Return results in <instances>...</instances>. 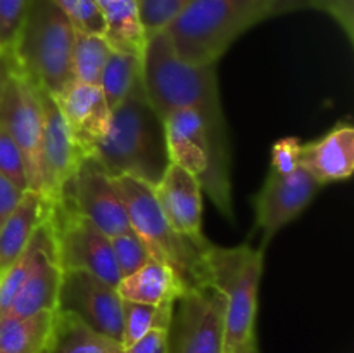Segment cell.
<instances>
[{
	"label": "cell",
	"instance_id": "obj_1",
	"mask_svg": "<svg viewBox=\"0 0 354 353\" xmlns=\"http://www.w3.org/2000/svg\"><path fill=\"white\" fill-rule=\"evenodd\" d=\"M142 85L159 116L178 107H192L203 116L218 161L230 172V145L218 89L216 64L194 66L176 55L168 33L147 38L142 57Z\"/></svg>",
	"mask_w": 354,
	"mask_h": 353
},
{
	"label": "cell",
	"instance_id": "obj_2",
	"mask_svg": "<svg viewBox=\"0 0 354 353\" xmlns=\"http://www.w3.org/2000/svg\"><path fill=\"white\" fill-rule=\"evenodd\" d=\"M306 7V0H194L168 28L182 61L216 64L232 44L261 21Z\"/></svg>",
	"mask_w": 354,
	"mask_h": 353
},
{
	"label": "cell",
	"instance_id": "obj_3",
	"mask_svg": "<svg viewBox=\"0 0 354 353\" xmlns=\"http://www.w3.org/2000/svg\"><path fill=\"white\" fill-rule=\"evenodd\" d=\"M111 176H131L156 187L169 166L165 121L145 96L142 80L111 114L92 152Z\"/></svg>",
	"mask_w": 354,
	"mask_h": 353
},
{
	"label": "cell",
	"instance_id": "obj_4",
	"mask_svg": "<svg viewBox=\"0 0 354 353\" xmlns=\"http://www.w3.org/2000/svg\"><path fill=\"white\" fill-rule=\"evenodd\" d=\"M73 40L75 26L50 0H28L10 61L38 89L55 97L75 82Z\"/></svg>",
	"mask_w": 354,
	"mask_h": 353
},
{
	"label": "cell",
	"instance_id": "obj_5",
	"mask_svg": "<svg viewBox=\"0 0 354 353\" xmlns=\"http://www.w3.org/2000/svg\"><path fill=\"white\" fill-rule=\"evenodd\" d=\"M207 282L225 296L227 353L256 339L259 282L265 266V248L249 244L216 246L204 249Z\"/></svg>",
	"mask_w": 354,
	"mask_h": 353
},
{
	"label": "cell",
	"instance_id": "obj_6",
	"mask_svg": "<svg viewBox=\"0 0 354 353\" xmlns=\"http://www.w3.org/2000/svg\"><path fill=\"white\" fill-rule=\"evenodd\" d=\"M128 211L130 227L147 246L154 260L166 263L182 282L183 289L207 282L204 249L175 232L162 215L154 196V187L131 176H114Z\"/></svg>",
	"mask_w": 354,
	"mask_h": 353
},
{
	"label": "cell",
	"instance_id": "obj_7",
	"mask_svg": "<svg viewBox=\"0 0 354 353\" xmlns=\"http://www.w3.org/2000/svg\"><path fill=\"white\" fill-rule=\"evenodd\" d=\"M168 353H227L225 296L213 284L189 287L176 298Z\"/></svg>",
	"mask_w": 354,
	"mask_h": 353
},
{
	"label": "cell",
	"instance_id": "obj_8",
	"mask_svg": "<svg viewBox=\"0 0 354 353\" xmlns=\"http://www.w3.org/2000/svg\"><path fill=\"white\" fill-rule=\"evenodd\" d=\"M50 221L62 270L92 273L118 286L121 277L114 262L111 239L100 228L80 215L64 197L52 203Z\"/></svg>",
	"mask_w": 354,
	"mask_h": 353
},
{
	"label": "cell",
	"instance_id": "obj_9",
	"mask_svg": "<svg viewBox=\"0 0 354 353\" xmlns=\"http://www.w3.org/2000/svg\"><path fill=\"white\" fill-rule=\"evenodd\" d=\"M0 128L10 135L23 152L30 176V190L41 194V93L40 89L14 66L10 68L0 102Z\"/></svg>",
	"mask_w": 354,
	"mask_h": 353
},
{
	"label": "cell",
	"instance_id": "obj_10",
	"mask_svg": "<svg viewBox=\"0 0 354 353\" xmlns=\"http://www.w3.org/2000/svg\"><path fill=\"white\" fill-rule=\"evenodd\" d=\"M61 197L100 228L107 237L131 230L127 206L120 190L114 185L113 176L93 156H83L80 159Z\"/></svg>",
	"mask_w": 354,
	"mask_h": 353
},
{
	"label": "cell",
	"instance_id": "obj_11",
	"mask_svg": "<svg viewBox=\"0 0 354 353\" xmlns=\"http://www.w3.org/2000/svg\"><path fill=\"white\" fill-rule=\"evenodd\" d=\"M57 310L69 311L95 331L121 343L123 300L116 286L78 270H62Z\"/></svg>",
	"mask_w": 354,
	"mask_h": 353
},
{
	"label": "cell",
	"instance_id": "obj_12",
	"mask_svg": "<svg viewBox=\"0 0 354 353\" xmlns=\"http://www.w3.org/2000/svg\"><path fill=\"white\" fill-rule=\"evenodd\" d=\"M320 189V183L303 166L286 175L270 170L252 201L254 225L263 234V248L310 206Z\"/></svg>",
	"mask_w": 354,
	"mask_h": 353
},
{
	"label": "cell",
	"instance_id": "obj_13",
	"mask_svg": "<svg viewBox=\"0 0 354 353\" xmlns=\"http://www.w3.org/2000/svg\"><path fill=\"white\" fill-rule=\"evenodd\" d=\"M154 196L175 232L199 249L211 244L203 232V187L196 175L169 163Z\"/></svg>",
	"mask_w": 354,
	"mask_h": 353
},
{
	"label": "cell",
	"instance_id": "obj_14",
	"mask_svg": "<svg viewBox=\"0 0 354 353\" xmlns=\"http://www.w3.org/2000/svg\"><path fill=\"white\" fill-rule=\"evenodd\" d=\"M41 93V111H44V130H41L40 170H41V196L50 203L61 197L66 183L71 180L80 159L78 147L69 135L68 127L59 113L54 96Z\"/></svg>",
	"mask_w": 354,
	"mask_h": 353
},
{
	"label": "cell",
	"instance_id": "obj_15",
	"mask_svg": "<svg viewBox=\"0 0 354 353\" xmlns=\"http://www.w3.org/2000/svg\"><path fill=\"white\" fill-rule=\"evenodd\" d=\"M59 113L82 156H92L111 123V111L99 85L71 82L54 97Z\"/></svg>",
	"mask_w": 354,
	"mask_h": 353
},
{
	"label": "cell",
	"instance_id": "obj_16",
	"mask_svg": "<svg viewBox=\"0 0 354 353\" xmlns=\"http://www.w3.org/2000/svg\"><path fill=\"white\" fill-rule=\"evenodd\" d=\"M299 166L322 187L351 179L354 172L353 125L349 121H339L315 141L303 142Z\"/></svg>",
	"mask_w": 354,
	"mask_h": 353
},
{
	"label": "cell",
	"instance_id": "obj_17",
	"mask_svg": "<svg viewBox=\"0 0 354 353\" xmlns=\"http://www.w3.org/2000/svg\"><path fill=\"white\" fill-rule=\"evenodd\" d=\"M52 203L35 190H26L23 199L0 227V273L23 253L35 230L50 213Z\"/></svg>",
	"mask_w": 354,
	"mask_h": 353
},
{
	"label": "cell",
	"instance_id": "obj_18",
	"mask_svg": "<svg viewBox=\"0 0 354 353\" xmlns=\"http://www.w3.org/2000/svg\"><path fill=\"white\" fill-rule=\"evenodd\" d=\"M116 289L121 300L145 305L175 303L185 291L176 273L166 263L154 258L130 275L121 277Z\"/></svg>",
	"mask_w": 354,
	"mask_h": 353
},
{
	"label": "cell",
	"instance_id": "obj_19",
	"mask_svg": "<svg viewBox=\"0 0 354 353\" xmlns=\"http://www.w3.org/2000/svg\"><path fill=\"white\" fill-rule=\"evenodd\" d=\"M52 256H57V249H55L54 227H52L50 213H48V217L35 230L33 237L23 249V253L0 273V317L10 307L28 277Z\"/></svg>",
	"mask_w": 354,
	"mask_h": 353
},
{
	"label": "cell",
	"instance_id": "obj_20",
	"mask_svg": "<svg viewBox=\"0 0 354 353\" xmlns=\"http://www.w3.org/2000/svg\"><path fill=\"white\" fill-rule=\"evenodd\" d=\"M123 345L69 311L55 310L45 353H123Z\"/></svg>",
	"mask_w": 354,
	"mask_h": 353
},
{
	"label": "cell",
	"instance_id": "obj_21",
	"mask_svg": "<svg viewBox=\"0 0 354 353\" xmlns=\"http://www.w3.org/2000/svg\"><path fill=\"white\" fill-rule=\"evenodd\" d=\"M104 21V38L113 51L144 57L147 44L137 0H95Z\"/></svg>",
	"mask_w": 354,
	"mask_h": 353
},
{
	"label": "cell",
	"instance_id": "obj_22",
	"mask_svg": "<svg viewBox=\"0 0 354 353\" xmlns=\"http://www.w3.org/2000/svg\"><path fill=\"white\" fill-rule=\"evenodd\" d=\"M62 269L57 256L45 260L26 279L19 293L12 300L3 315L10 317H28L41 311L57 310L59 289H61ZM2 315V317H3Z\"/></svg>",
	"mask_w": 354,
	"mask_h": 353
},
{
	"label": "cell",
	"instance_id": "obj_23",
	"mask_svg": "<svg viewBox=\"0 0 354 353\" xmlns=\"http://www.w3.org/2000/svg\"><path fill=\"white\" fill-rule=\"evenodd\" d=\"M55 311L0 317V353H45Z\"/></svg>",
	"mask_w": 354,
	"mask_h": 353
},
{
	"label": "cell",
	"instance_id": "obj_24",
	"mask_svg": "<svg viewBox=\"0 0 354 353\" xmlns=\"http://www.w3.org/2000/svg\"><path fill=\"white\" fill-rule=\"evenodd\" d=\"M142 80V57L130 52L111 51L107 64L100 76L99 89L102 90L111 111L120 106L128 93Z\"/></svg>",
	"mask_w": 354,
	"mask_h": 353
},
{
	"label": "cell",
	"instance_id": "obj_25",
	"mask_svg": "<svg viewBox=\"0 0 354 353\" xmlns=\"http://www.w3.org/2000/svg\"><path fill=\"white\" fill-rule=\"evenodd\" d=\"M111 51L113 48L107 44L104 35L85 33L75 28L71 52L73 78L76 82L88 83V85H99Z\"/></svg>",
	"mask_w": 354,
	"mask_h": 353
},
{
	"label": "cell",
	"instance_id": "obj_26",
	"mask_svg": "<svg viewBox=\"0 0 354 353\" xmlns=\"http://www.w3.org/2000/svg\"><path fill=\"white\" fill-rule=\"evenodd\" d=\"M173 307L175 303L145 305L123 300V331H121L123 348L133 345L152 329H169Z\"/></svg>",
	"mask_w": 354,
	"mask_h": 353
},
{
	"label": "cell",
	"instance_id": "obj_27",
	"mask_svg": "<svg viewBox=\"0 0 354 353\" xmlns=\"http://www.w3.org/2000/svg\"><path fill=\"white\" fill-rule=\"evenodd\" d=\"M145 38L165 31L194 0H137Z\"/></svg>",
	"mask_w": 354,
	"mask_h": 353
},
{
	"label": "cell",
	"instance_id": "obj_28",
	"mask_svg": "<svg viewBox=\"0 0 354 353\" xmlns=\"http://www.w3.org/2000/svg\"><path fill=\"white\" fill-rule=\"evenodd\" d=\"M111 239V248H113L114 262H116L120 277H127L140 269L142 265L152 258L147 246L142 242V239L133 230L118 234Z\"/></svg>",
	"mask_w": 354,
	"mask_h": 353
},
{
	"label": "cell",
	"instance_id": "obj_29",
	"mask_svg": "<svg viewBox=\"0 0 354 353\" xmlns=\"http://www.w3.org/2000/svg\"><path fill=\"white\" fill-rule=\"evenodd\" d=\"M80 31L104 35V21L95 0H50Z\"/></svg>",
	"mask_w": 354,
	"mask_h": 353
},
{
	"label": "cell",
	"instance_id": "obj_30",
	"mask_svg": "<svg viewBox=\"0 0 354 353\" xmlns=\"http://www.w3.org/2000/svg\"><path fill=\"white\" fill-rule=\"evenodd\" d=\"M0 175L12 182L17 189L30 190V176H28L23 152L2 128H0Z\"/></svg>",
	"mask_w": 354,
	"mask_h": 353
},
{
	"label": "cell",
	"instance_id": "obj_31",
	"mask_svg": "<svg viewBox=\"0 0 354 353\" xmlns=\"http://www.w3.org/2000/svg\"><path fill=\"white\" fill-rule=\"evenodd\" d=\"M28 0H0V54H9L26 12Z\"/></svg>",
	"mask_w": 354,
	"mask_h": 353
},
{
	"label": "cell",
	"instance_id": "obj_32",
	"mask_svg": "<svg viewBox=\"0 0 354 353\" xmlns=\"http://www.w3.org/2000/svg\"><path fill=\"white\" fill-rule=\"evenodd\" d=\"M301 145L303 142L297 137H283L273 144L272 154H270V170L280 175L292 173L299 168Z\"/></svg>",
	"mask_w": 354,
	"mask_h": 353
},
{
	"label": "cell",
	"instance_id": "obj_33",
	"mask_svg": "<svg viewBox=\"0 0 354 353\" xmlns=\"http://www.w3.org/2000/svg\"><path fill=\"white\" fill-rule=\"evenodd\" d=\"M306 7L328 14L341 26L348 40L354 38V0H306Z\"/></svg>",
	"mask_w": 354,
	"mask_h": 353
},
{
	"label": "cell",
	"instance_id": "obj_34",
	"mask_svg": "<svg viewBox=\"0 0 354 353\" xmlns=\"http://www.w3.org/2000/svg\"><path fill=\"white\" fill-rule=\"evenodd\" d=\"M123 353H168V329H152Z\"/></svg>",
	"mask_w": 354,
	"mask_h": 353
},
{
	"label": "cell",
	"instance_id": "obj_35",
	"mask_svg": "<svg viewBox=\"0 0 354 353\" xmlns=\"http://www.w3.org/2000/svg\"><path fill=\"white\" fill-rule=\"evenodd\" d=\"M26 190H21L14 185L12 182L6 179L3 175H0V227H2L3 221L10 217L16 206L19 204V201L23 199V194Z\"/></svg>",
	"mask_w": 354,
	"mask_h": 353
},
{
	"label": "cell",
	"instance_id": "obj_36",
	"mask_svg": "<svg viewBox=\"0 0 354 353\" xmlns=\"http://www.w3.org/2000/svg\"><path fill=\"white\" fill-rule=\"evenodd\" d=\"M10 68H12V62H10L9 54H0V102H2L3 89H6L7 78H9Z\"/></svg>",
	"mask_w": 354,
	"mask_h": 353
},
{
	"label": "cell",
	"instance_id": "obj_37",
	"mask_svg": "<svg viewBox=\"0 0 354 353\" xmlns=\"http://www.w3.org/2000/svg\"><path fill=\"white\" fill-rule=\"evenodd\" d=\"M256 348H258V339H254V341L248 343V345L241 346V348H235L234 352L230 353H254Z\"/></svg>",
	"mask_w": 354,
	"mask_h": 353
},
{
	"label": "cell",
	"instance_id": "obj_38",
	"mask_svg": "<svg viewBox=\"0 0 354 353\" xmlns=\"http://www.w3.org/2000/svg\"><path fill=\"white\" fill-rule=\"evenodd\" d=\"M254 353H259V348H256V352Z\"/></svg>",
	"mask_w": 354,
	"mask_h": 353
}]
</instances>
